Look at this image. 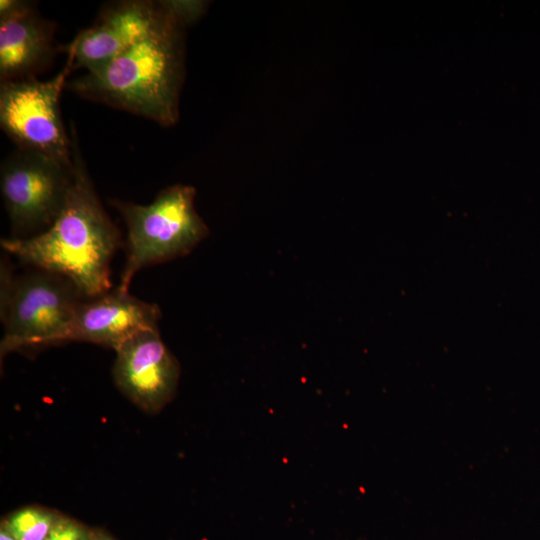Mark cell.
Listing matches in <instances>:
<instances>
[{
  "mask_svg": "<svg viewBox=\"0 0 540 540\" xmlns=\"http://www.w3.org/2000/svg\"><path fill=\"white\" fill-rule=\"evenodd\" d=\"M165 19L147 37L109 63L67 83L82 98L169 127L179 119L185 77V28L167 5Z\"/></svg>",
  "mask_w": 540,
  "mask_h": 540,
  "instance_id": "2",
  "label": "cell"
},
{
  "mask_svg": "<svg viewBox=\"0 0 540 540\" xmlns=\"http://www.w3.org/2000/svg\"><path fill=\"white\" fill-rule=\"evenodd\" d=\"M66 62L53 78L5 81L0 85V126L18 149L33 151L71 167L73 141L62 119L60 98L74 70V56L64 47Z\"/></svg>",
  "mask_w": 540,
  "mask_h": 540,
  "instance_id": "5",
  "label": "cell"
},
{
  "mask_svg": "<svg viewBox=\"0 0 540 540\" xmlns=\"http://www.w3.org/2000/svg\"><path fill=\"white\" fill-rule=\"evenodd\" d=\"M6 261H1V356L65 342L75 309L83 300L77 288L68 279L39 269L14 275Z\"/></svg>",
  "mask_w": 540,
  "mask_h": 540,
  "instance_id": "4",
  "label": "cell"
},
{
  "mask_svg": "<svg viewBox=\"0 0 540 540\" xmlns=\"http://www.w3.org/2000/svg\"><path fill=\"white\" fill-rule=\"evenodd\" d=\"M91 535L78 521L59 514L45 540H90Z\"/></svg>",
  "mask_w": 540,
  "mask_h": 540,
  "instance_id": "12",
  "label": "cell"
},
{
  "mask_svg": "<svg viewBox=\"0 0 540 540\" xmlns=\"http://www.w3.org/2000/svg\"><path fill=\"white\" fill-rule=\"evenodd\" d=\"M90 540H113L108 535L103 534L101 532H94L92 531L91 539Z\"/></svg>",
  "mask_w": 540,
  "mask_h": 540,
  "instance_id": "15",
  "label": "cell"
},
{
  "mask_svg": "<svg viewBox=\"0 0 540 540\" xmlns=\"http://www.w3.org/2000/svg\"><path fill=\"white\" fill-rule=\"evenodd\" d=\"M115 351L113 378L117 388L147 413L163 409L175 395L180 366L158 327L137 332Z\"/></svg>",
  "mask_w": 540,
  "mask_h": 540,
  "instance_id": "7",
  "label": "cell"
},
{
  "mask_svg": "<svg viewBox=\"0 0 540 540\" xmlns=\"http://www.w3.org/2000/svg\"><path fill=\"white\" fill-rule=\"evenodd\" d=\"M161 312L118 287L89 301H80L65 336L116 350L137 332L158 327Z\"/></svg>",
  "mask_w": 540,
  "mask_h": 540,
  "instance_id": "9",
  "label": "cell"
},
{
  "mask_svg": "<svg viewBox=\"0 0 540 540\" xmlns=\"http://www.w3.org/2000/svg\"><path fill=\"white\" fill-rule=\"evenodd\" d=\"M34 8L33 4L20 0H1L0 19L15 16Z\"/></svg>",
  "mask_w": 540,
  "mask_h": 540,
  "instance_id": "13",
  "label": "cell"
},
{
  "mask_svg": "<svg viewBox=\"0 0 540 540\" xmlns=\"http://www.w3.org/2000/svg\"><path fill=\"white\" fill-rule=\"evenodd\" d=\"M193 186L175 184L161 190L147 205L110 200L127 227L126 262L120 283L129 292L134 275L147 266L189 254L209 234L194 206Z\"/></svg>",
  "mask_w": 540,
  "mask_h": 540,
  "instance_id": "3",
  "label": "cell"
},
{
  "mask_svg": "<svg viewBox=\"0 0 540 540\" xmlns=\"http://www.w3.org/2000/svg\"><path fill=\"white\" fill-rule=\"evenodd\" d=\"M59 513L39 506H27L11 513L2 526L16 540H45Z\"/></svg>",
  "mask_w": 540,
  "mask_h": 540,
  "instance_id": "11",
  "label": "cell"
},
{
  "mask_svg": "<svg viewBox=\"0 0 540 540\" xmlns=\"http://www.w3.org/2000/svg\"><path fill=\"white\" fill-rule=\"evenodd\" d=\"M0 540H16L6 529L1 525Z\"/></svg>",
  "mask_w": 540,
  "mask_h": 540,
  "instance_id": "14",
  "label": "cell"
},
{
  "mask_svg": "<svg viewBox=\"0 0 540 540\" xmlns=\"http://www.w3.org/2000/svg\"><path fill=\"white\" fill-rule=\"evenodd\" d=\"M55 23L34 8L0 19L1 82L35 77L60 50L54 40Z\"/></svg>",
  "mask_w": 540,
  "mask_h": 540,
  "instance_id": "10",
  "label": "cell"
},
{
  "mask_svg": "<svg viewBox=\"0 0 540 540\" xmlns=\"http://www.w3.org/2000/svg\"><path fill=\"white\" fill-rule=\"evenodd\" d=\"M71 137L73 176L60 213L43 232L0 244L21 263L68 279L91 299L111 290L110 263L122 242L95 191L73 126Z\"/></svg>",
  "mask_w": 540,
  "mask_h": 540,
  "instance_id": "1",
  "label": "cell"
},
{
  "mask_svg": "<svg viewBox=\"0 0 540 540\" xmlns=\"http://www.w3.org/2000/svg\"><path fill=\"white\" fill-rule=\"evenodd\" d=\"M73 165L18 149L1 165L0 187L11 238H29L51 226L69 192Z\"/></svg>",
  "mask_w": 540,
  "mask_h": 540,
  "instance_id": "6",
  "label": "cell"
},
{
  "mask_svg": "<svg viewBox=\"0 0 540 540\" xmlns=\"http://www.w3.org/2000/svg\"><path fill=\"white\" fill-rule=\"evenodd\" d=\"M166 15L162 0H129L109 5L91 27L68 44L74 56V69L89 71L109 63L147 37Z\"/></svg>",
  "mask_w": 540,
  "mask_h": 540,
  "instance_id": "8",
  "label": "cell"
}]
</instances>
